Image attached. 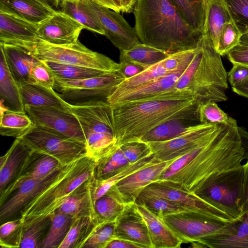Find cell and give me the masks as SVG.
Listing matches in <instances>:
<instances>
[{"label":"cell","mask_w":248,"mask_h":248,"mask_svg":"<svg viewBox=\"0 0 248 248\" xmlns=\"http://www.w3.org/2000/svg\"><path fill=\"white\" fill-rule=\"evenodd\" d=\"M228 89L227 73L221 56L211 39L203 35L191 62L174 86L164 93L193 97L200 105L227 101Z\"/></svg>","instance_id":"277c9868"},{"label":"cell","mask_w":248,"mask_h":248,"mask_svg":"<svg viewBox=\"0 0 248 248\" xmlns=\"http://www.w3.org/2000/svg\"><path fill=\"white\" fill-rule=\"evenodd\" d=\"M61 10L82 24L84 29L105 34L99 18L89 6L86 0H63Z\"/></svg>","instance_id":"d6a6232c"},{"label":"cell","mask_w":248,"mask_h":248,"mask_svg":"<svg viewBox=\"0 0 248 248\" xmlns=\"http://www.w3.org/2000/svg\"><path fill=\"white\" fill-rule=\"evenodd\" d=\"M83 26L60 11L39 24L37 37L47 43L64 45L77 43Z\"/></svg>","instance_id":"e0dca14e"},{"label":"cell","mask_w":248,"mask_h":248,"mask_svg":"<svg viewBox=\"0 0 248 248\" xmlns=\"http://www.w3.org/2000/svg\"><path fill=\"white\" fill-rule=\"evenodd\" d=\"M31 149L20 138H16L6 153L0 158V196L15 181Z\"/></svg>","instance_id":"7402d4cb"},{"label":"cell","mask_w":248,"mask_h":248,"mask_svg":"<svg viewBox=\"0 0 248 248\" xmlns=\"http://www.w3.org/2000/svg\"><path fill=\"white\" fill-rule=\"evenodd\" d=\"M232 63H239L248 66V46L239 44L226 54Z\"/></svg>","instance_id":"9f6ffc18"},{"label":"cell","mask_w":248,"mask_h":248,"mask_svg":"<svg viewBox=\"0 0 248 248\" xmlns=\"http://www.w3.org/2000/svg\"><path fill=\"white\" fill-rule=\"evenodd\" d=\"M125 79L120 70L80 80H64L55 78L53 89L60 93L67 90L94 88H108L114 91L117 86Z\"/></svg>","instance_id":"f546056e"},{"label":"cell","mask_w":248,"mask_h":248,"mask_svg":"<svg viewBox=\"0 0 248 248\" xmlns=\"http://www.w3.org/2000/svg\"><path fill=\"white\" fill-rule=\"evenodd\" d=\"M232 67L227 73L228 81L232 88L241 87L248 82V66L232 63Z\"/></svg>","instance_id":"11a10c76"},{"label":"cell","mask_w":248,"mask_h":248,"mask_svg":"<svg viewBox=\"0 0 248 248\" xmlns=\"http://www.w3.org/2000/svg\"><path fill=\"white\" fill-rule=\"evenodd\" d=\"M0 11L39 24L58 11L40 0H0Z\"/></svg>","instance_id":"cb8c5ba5"},{"label":"cell","mask_w":248,"mask_h":248,"mask_svg":"<svg viewBox=\"0 0 248 248\" xmlns=\"http://www.w3.org/2000/svg\"><path fill=\"white\" fill-rule=\"evenodd\" d=\"M245 155L236 121L220 124L210 139L172 162L159 180L174 182L194 193L213 175L242 166Z\"/></svg>","instance_id":"6da1fadb"},{"label":"cell","mask_w":248,"mask_h":248,"mask_svg":"<svg viewBox=\"0 0 248 248\" xmlns=\"http://www.w3.org/2000/svg\"><path fill=\"white\" fill-rule=\"evenodd\" d=\"M137 0H121L123 13H130L133 11Z\"/></svg>","instance_id":"6125c7cd"},{"label":"cell","mask_w":248,"mask_h":248,"mask_svg":"<svg viewBox=\"0 0 248 248\" xmlns=\"http://www.w3.org/2000/svg\"><path fill=\"white\" fill-rule=\"evenodd\" d=\"M199 123L198 114L171 120L154 128L139 140L147 143L169 140L179 136L190 126Z\"/></svg>","instance_id":"4dcf8cb0"},{"label":"cell","mask_w":248,"mask_h":248,"mask_svg":"<svg viewBox=\"0 0 248 248\" xmlns=\"http://www.w3.org/2000/svg\"><path fill=\"white\" fill-rule=\"evenodd\" d=\"M242 35L248 31V0H223Z\"/></svg>","instance_id":"f907efd6"},{"label":"cell","mask_w":248,"mask_h":248,"mask_svg":"<svg viewBox=\"0 0 248 248\" xmlns=\"http://www.w3.org/2000/svg\"><path fill=\"white\" fill-rule=\"evenodd\" d=\"M93 177L79 186L57 210L74 218L89 217L97 223L92 190Z\"/></svg>","instance_id":"603a6c76"},{"label":"cell","mask_w":248,"mask_h":248,"mask_svg":"<svg viewBox=\"0 0 248 248\" xmlns=\"http://www.w3.org/2000/svg\"><path fill=\"white\" fill-rule=\"evenodd\" d=\"M216 103L209 101L199 105L198 113L200 123L229 124L235 120L228 116Z\"/></svg>","instance_id":"c3c4849f"},{"label":"cell","mask_w":248,"mask_h":248,"mask_svg":"<svg viewBox=\"0 0 248 248\" xmlns=\"http://www.w3.org/2000/svg\"><path fill=\"white\" fill-rule=\"evenodd\" d=\"M120 62H132L148 68L170 54L154 47L140 43L131 49L120 50Z\"/></svg>","instance_id":"d590c367"},{"label":"cell","mask_w":248,"mask_h":248,"mask_svg":"<svg viewBox=\"0 0 248 248\" xmlns=\"http://www.w3.org/2000/svg\"><path fill=\"white\" fill-rule=\"evenodd\" d=\"M44 62L51 69L55 78L64 80H80L109 73L103 70L80 65Z\"/></svg>","instance_id":"ab89813d"},{"label":"cell","mask_w":248,"mask_h":248,"mask_svg":"<svg viewBox=\"0 0 248 248\" xmlns=\"http://www.w3.org/2000/svg\"><path fill=\"white\" fill-rule=\"evenodd\" d=\"M192 244L193 248H248V212L227 223L218 233Z\"/></svg>","instance_id":"d6986e66"},{"label":"cell","mask_w":248,"mask_h":248,"mask_svg":"<svg viewBox=\"0 0 248 248\" xmlns=\"http://www.w3.org/2000/svg\"><path fill=\"white\" fill-rule=\"evenodd\" d=\"M194 193L233 218L240 217L243 196V165L213 175Z\"/></svg>","instance_id":"ba28073f"},{"label":"cell","mask_w":248,"mask_h":248,"mask_svg":"<svg viewBox=\"0 0 248 248\" xmlns=\"http://www.w3.org/2000/svg\"><path fill=\"white\" fill-rule=\"evenodd\" d=\"M232 21L223 0H209L203 35L212 41L216 49L220 32L223 26Z\"/></svg>","instance_id":"1f68e13d"},{"label":"cell","mask_w":248,"mask_h":248,"mask_svg":"<svg viewBox=\"0 0 248 248\" xmlns=\"http://www.w3.org/2000/svg\"><path fill=\"white\" fill-rule=\"evenodd\" d=\"M174 160L157 162L144 167L117 182L108 191L125 204L135 202L143 189L158 180L163 171Z\"/></svg>","instance_id":"2e32d148"},{"label":"cell","mask_w":248,"mask_h":248,"mask_svg":"<svg viewBox=\"0 0 248 248\" xmlns=\"http://www.w3.org/2000/svg\"><path fill=\"white\" fill-rule=\"evenodd\" d=\"M240 44L248 46V31L241 36Z\"/></svg>","instance_id":"03108f58"},{"label":"cell","mask_w":248,"mask_h":248,"mask_svg":"<svg viewBox=\"0 0 248 248\" xmlns=\"http://www.w3.org/2000/svg\"><path fill=\"white\" fill-rule=\"evenodd\" d=\"M119 146L130 164L153 155L149 143L141 140L130 141Z\"/></svg>","instance_id":"f5cc1de1"},{"label":"cell","mask_w":248,"mask_h":248,"mask_svg":"<svg viewBox=\"0 0 248 248\" xmlns=\"http://www.w3.org/2000/svg\"><path fill=\"white\" fill-rule=\"evenodd\" d=\"M20 138L31 150L56 158L62 165L87 155L85 142L47 131L34 125Z\"/></svg>","instance_id":"9c48e42d"},{"label":"cell","mask_w":248,"mask_h":248,"mask_svg":"<svg viewBox=\"0 0 248 248\" xmlns=\"http://www.w3.org/2000/svg\"><path fill=\"white\" fill-rule=\"evenodd\" d=\"M97 223L89 217L74 218L70 230L59 248H81Z\"/></svg>","instance_id":"f35d334b"},{"label":"cell","mask_w":248,"mask_h":248,"mask_svg":"<svg viewBox=\"0 0 248 248\" xmlns=\"http://www.w3.org/2000/svg\"><path fill=\"white\" fill-rule=\"evenodd\" d=\"M49 217L51 224L42 248H59L67 235L74 218L57 210Z\"/></svg>","instance_id":"60d3db41"},{"label":"cell","mask_w":248,"mask_h":248,"mask_svg":"<svg viewBox=\"0 0 248 248\" xmlns=\"http://www.w3.org/2000/svg\"><path fill=\"white\" fill-rule=\"evenodd\" d=\"M38 25L0 11V43L10 44L38 38Z\"/></svg>","instance_id":"484cf974"},{"label":"cell","mask_w":248,"mask_h":248,"mask_svg":"<svg viewBox=\"0 0 248 248\" xmlns=\"http://www.w3.org/2000/svg\"><path fill=\"white\" fill-rule=\"evenodd\" d=\"M157 162H160L155 159L153 155L145 157L134 163L130 164L117 174L108 179L97 180L93 177L92 190L95 202L105 194L118 181L144 167Z\"/></svg>","instance_id":"74e56055"},{"label":"cell","mask_w":248,"mask_h":248,"mask_svg":"<svg viewBox=\"0 0 248 248\" xmlns=\"http://www.w3.org/2000/svg\"><path fill=\"white\" fill-rule=\"evenodd\" d=\"M86 1L99 18L104 35L120 50H128L141 43L135 28L119 12L102 6L92 0Z\"/></svg>","instance_id":"9a60e30c"},{"label":"cell","mask_w":248,"mask_h":248,"mask_svg":"<svg viewBox=\"0 0 248 248\" xmlns=\"http://www.w3.org/2000/svg\"><path fill=\"white\" fill-rule=\"evenodd\" d=\"M232 90L237 94L248 98V82L243 86L232 88Z\"/></svg>","instance_id":"be15d7a7"},{"label":"cell","mask_w":248,"mask_h":248,"mask_svg":"<svg viewBox=\"0 0 248 248\" xmlns=\"http://www.w3.org/2000/svg\"><path fill=\"white\" fill-rule=\"evenodd\" d=\"M75 162L58 167L43 178L28 180L22 183L0 204V224L20 217L23 208L33 198L65 175Z\"/></svg>","instance_id":"30bf717a"},{"label":"cell","mask_w":248,"mask_h":248,"mask_svg":"<svg viewBox=\"0 0 248 248\" xmlns=\"http://www.w3.org/2000/svg\"><path fill=\"white\" fill-rule=\"evenodd\" d=\"M162 218L183 243L198 242L218 233L228 223L190 210L167 215Z\"/></svg>","instance_id":"5bb4252c"},{"label":"cell","mask_w":248,"mask_h":248,"mask_svg":"<svg viewBox=\"0 0 248 248\" xmlns=\"http://www.w3.org/2000/svg\"><path fill=\"white\" fill-rule=\"evenodd\" d=\"M219 125L220 124L199 123L190 126L180 135L171 140L148 143L154 159L158 162L176 160L207 141Z\"/></svg>","instance_id":"8fae6325"},{"label":"cell","mask_w":248,"mask_h":248,"mask_svg":"<svg viewBox=\"0 0 248 248\" xmlns=\"http://www.w3.org/2000/svg\"><path fill=\"white\" fill-rule=\"evenodd\" d=\"M107 248H143V247L133 242L115 237L108 243Z\"/></svg>","instance_id":"91938a15"},{"label":"cell","mask_w":248,"mask_h":248,"mask_svg":"<svg viewBox=\"0 0 248 248\" xmlns=\"http://www.w3.org/2000/svg\"><path fill=\"white\" fill-rule=\"evenodd\" d=\"M243 168V196L241 203V216L248 212V156Z\"/></svg>","instance_id":"680465c9"},{"label":"cell","mask_w":248,"mask_h":248,"mask_svg":"<svg viewBox=\"0 0 248 248\" xmlns=\"http://www.w3.org/2000/svg\"><path fill=\"white\" fill-rule=\"evenodd\" d=\"M183 73L170 74L134 89L111 93L107 98V101L111 105H114L150 101L171 89Z\"/></svg>","instance_id":"ffe728a7"},{"label":"cell","mask_w":248,"mask_h":248,"mask_svg":"<svg viewBox=\"0 0 248 248\" xmlns=\"http://www.w3.org/2000/svg\"><path fill=\"white\" fill-rule=\"evenodd\" d=\"M78 119L85 139L87 155L95 161L117 145L112 106L107 102L80 105L68 104Z\"/></svg>","instance_id":"8992f818"},{"label":"cell","mask_w":248,"mask_h":248,"mask_svg":"<svg viewBox=\"0 0 248 248\" xmlns=\"http://www.w3.org/2000/svg\"><path fill=\"white\" fill-rule=\"evenodd\" d=\"M126 204L108 191L95 202L97 224L116 221Z\"/></svg>","instance_id":"ee69618b"},{"label":"cell","mask_w":248,"mask_h":248,"mask_svg":"<svg viewBox=\"0 0 248 248\" xmlns=\"http://www.w3.org/2000/svg\"><path fill=\"white\" fill-rule=\"evenodd\" d=\"M130 164L120 146L116 145L96 160L94 177L97 180L108 179Z\"/></svg>","instance_id":"e575fe53"},{"label":"cell","mask_w":248,"mask_h":248,"mask_svg":"<svg viewBox=\"0 0 248 248\" xmlns=\"http://www.w3.org/2000/svg\"><path fill=\"white\" fill-rule=\"evenodd\" d=\"M51 224L49 217L25 226L20 248H42Z\"/></svg>","instance_id":"f6af8a7d"},{"label":"cell","mask_w":248,"mask_h":248,"mask_svg":"<svg viewBox=\"0 0 248 248\" xmlns=\"http://www.w3.org/2000/svg\"><path fill=\"white\" fill-rule=\"evenodd\" d=\"M8 44L17 46L41 61L80 65L108 72L121 69L119 63L103 54L90 50L79 41L74 44L56 45L37 38Z\"/></svg>","instance_id":"52a82bcc"},{"label":"cell","mask_w":248,"mask_h":248,"mask_svg":"<svg viewBox=\"0 0 248 248\" xmlns=\"http://www.w3.org/2000/svg\"><path fill=\"white\" fill-rule=\"evenodd\" d=\"M182 17L194 30L203 33L209 0H171Z\"/></svg>","instance_id":"836d02e7"},{"label":"cell","mask_w":248,"mask_h":248,"mask_svg":"<svg viewBox=\"0 0 248 248\" xmlns=\"http://www.w3.org/2000/svg\"><path fill=\"white\" fill-rule=\"evenodd\" d=\"M137 206L146 223L154 248L181 247L182 241L163 218L152 212L143 205L137 204Z\"/></svg>","instance_id":"d4e9b609"},{"label":"cell","mask_w":248,"mask_h":248,"mask_svg":"<svg viewBox=\"0 0 248 248\" xmlns=\"http://www.w3.org/2000/svg\"><path fill=\"white\" fill-rule=\"evenodd\" d=\"M119 63L121 66L120 70L125 78H131L147 68L139 64L132 62H121Z\"/></svg>","instance_id":"6f0895ef"},{"label":"cell","mask_w":248,"mask_h":248,"mask_svg":"<svg viewBox=\"0 0 248 248\" xmlns=\"http://www.w3.org/2000/svg\"><path fill=\"white\" fill-rule=\"evenodd\" d=\"M25 108L33 125L86 143V139L78 119L69 109L52 106H26Z\"/></svg>","instance_id":"4fadbf2b"},{"label":"cell","mask_w":248,"mask_h":248,"mask_svg":"<svg viewBox=\"0 0 248 248\" xmlns=\"http://www.w3.org/2000/svg\"><path fill=\"white\" fill-rule=\"evenodd\" d=\"M24 230V222L20 217L1 224L0 245L2 248H18Z\"/></svg>","instance_id":"bcb514c9"},{"label":"cell","mask_w":248,"mask_h":248,"mask_svg":"<svg viewBox=\"0 0 248 248\" xmlns=\"http://www.w3.org/2000/svg\"><path fill=\"white\" fill-rule=\"evenodd\" d=\"M196 50V48L170 54L163 60L164 67L169 74L184 72L191 62Z\"/></svg>","instance_id":"816d5d0a"},{"label":"cell","mask_w":248,"mask_h":248,"mask_svg":"<svg viewBox=\"0 0 248 248\" xmlns=\"http://www.w3.org/2000/svg\"><path fill=\"white\" fill-rule=\"evenodd\" d=\"M135 202L144 205L152 212L162 218L167 215L188 211L174 202L142 191L137 197Z\"/></svg>","instance_id":"7bdbcfd3"},{"label":"cell","mask_w":248,"mask_h":248,"mask_svg":"<svg viewBox=\"0 0 248 248\" xmlns=\"http://www.w3.org/2000/svg\"><path fill=\"white\" fill-rule=\"evenodd\" d=\"M42 2L46 3L54 8H58L60 7L61 3L63 0H40Z\"/></svg>","instance_id":"e7e4bbea"},{"label":"cell","mask_w":248,"mask_h":248,"mask_svg":"<svg viewBox=\"0 0 248 248\" xmlns=\"http://www.w3.org/2000/svg\"><path fill=\"white\" fill-rule=\"evenodd\" d=\"M98 4L117 12L123 11L121 0H92Z\"/></svg>","instance_id":"94428289"},{"label":"cell","mask_w":248,"mask_h":248,"mask_svg":"<svg viewBox=\"0 0 248 248\" xmlns=\"http://www.w3.org/2000/svg\"><path fill=\"white\" fill-rule=\"evenodd\" d=\"M115 223V237L133 242L143 248H154L146 223L136 202L127 204Z\"/></svg>","instance_id":"ac0fdd59"},{"label":"cell","mask_w":248,"mask_h":248,"mask_svg":"<svg viewBox=\"0 0 248 248\" xmlns=\"http://www.w3.org/2000/svg\"><path fill=\"white\" fill-rule=\"evenodd\" d=\"M96 161L85 156L75 162L70 170L33 198L20 212L24 226L49 217L81 184L94 176Z\"/></svg>","instance_id":"5b68a950"},{"label":"cell","mask_w":248,"mask_h":248,"mask_svg":"<svg viewBox=\"0 0 248 248\" xmlns=\"http://www.w3.org/2000/svg\"><path fill=\"white\" fill-rule=\"evenodd\" d=\"M195 97L153 100L112 105L117 145L139 140L167 122L198 114Z\"/></svg>","instance_id":"3957f363"},{"label":"cell","mask_w":248,"mask_h":248,"mask_svg":"<svg viewBox=\"0 0 248 248\" xmlns=\"http://www.w3.org/2000/svg\"><path fill=\"white\" fill-rule=\"evenodd\" d=\"M16 83L24 107L52 106L68 109V103L64 101L53 89L30 82Z\"/></svg>","instance_id":"83f0119b"},{"label":"cell","mask_w":248,"mask_h":248,"mask_svg":"<svg viewBox=\"0 0 248 248\" xmlns=\"http://www.w3.org/2000/svg\"><path fill=\"white\" fill-rule=\"evenodd\" d=\"M142 191L171 201L188 210L206 215L218 221L229 223L234 219L194 193L170 180L165 179L155 181L146 186Z\"/></svg>","instance_id":"7c38bea8"},{"label":"cell","mask_w":248,"mask_h":248,"mask_svg":"<svg viewBox=\"0 0 248 248\" xmlns=\"http://www.w3.org/2000/svg\"><path fill=\"white\" fill-rule=\"evenodd\" d=\"M133 13L141 43L169 54L196 48L203 35L186 22L171 0H137Z\"/></svg>","instance_id":"7a4b0ae2"},{"label":"cell","mask_w":248,"mask_h":248,"mask_svg":"<svg viewBox=\"0 0 248 248\" xmlns=\"http://www.w3.org/2000/svg\"><path fill=\"white\" fill-rule=\"evenodd\" d=\"M0 96L1 108L16 112H26L18 85L9 69L1 49L0 54Z\"/></svg>","instance_id":"f1b7e54d"},{"label":"cell","mask_w":248,"mask_h":248,"mask_svg":"<svg viewBox=\"0 0 248 248\" xmlns=\"http://www.w3.org/2000/svg\"><path fill=\"white\" fill-rule=\"evenodd\" d=\"M115 222L97 224L83 248H107L108 243L115 238Z\"/></svg>","instance_id":"7dc6e473"},{"label":"cell","mask_w":248,"mask_h":248,"mask_svg":"<svg viewBox=\"0 0 248 248\" xmlns=\"http://www.w3.org/2000/svg\"><path fill=\"white\" fill-rule=\"evenodd\" d=\"M242 35L233 21L226 23L220 32L216 50L221 56L226 55L240 44Z\"/></svg>","instance_id":"681fc988"},{"label":"cell","mask_w":248,"mask_h":248,"mask_svg":"<svg viewBox=\"0 0 248 248\" xmlns=\"http://www.w3.org/2000/svg\"><path fill=\"white\" fill-rule=\"evenodd\" d=\"M0 133L2 136L18 138L30 129L33 124L26 112L1 108Z\"/></svg>","instance_id":"8d00e7d4"},{"label":"cell","mask_w":248,"mask_h":248,"mask_svg":"<svg viewBox=\"0 0 248 248\" xmlns=\"http://www.w3.org/2000/svg\"><path fill=\"white\" fill-rule=\"evenodd\" d=\"M62 165L54 157L32 150L15 181L5 193L0 196V204L25 181L43 178Z\"/></svg>","instance_id":"44dd1931"},{"label":"cell","mask_w":248,"mask_h":248,"mask_svg":"<svg viewBox=\"0 0 248 248\" xmlns=\"http://www.w3.org/2000/svg\"><path fill=\"white\" fill-rule=\"evenodd\" d=\"M7 65L16 82H29L34 65L40 60L24 49L14 45L0 43Z\"/></svg>","instance_id":"4316f807"},{"label":"cell","mask_w":248,"mask_h":248,"mask_svg":"<svg viewBox=\"0 0 248 248\" xmlns=\"http://www.w3.org/2000/svg\"><path fill=\"white\" fill-rule=\"evenodd\" d=\"M170 74L164 67L163 60L147 68L139 74L125 78L112 93H117L139 87Z\"/></svg>","instance_id":"b9f144b4"},{"label":"cell","mask_w":248,"mask_h":248,"mask_svg":"<svg viewBox=\"0 0 248 248\" xmlns=\"http://www.w3.org/2000/svg\"><path fill=\"white\" fill-rule=\"evenodd\" d=\"M55 81V78L51 69L44 61L39 60L31 70L29 82L53 89Z\"/></svg>","instance_id":"db71d44e"}]
</instances>
